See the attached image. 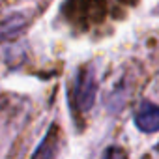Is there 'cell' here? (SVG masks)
<instances>
[{
	"label": "cell",
	"mask_w": 159,
	"mask_h": 159,
	"mask_svg": "<svg viewBox=\"0 0 159 159\" xmlns=\"http://www.w3.org/2000/svg\"><path fill=\"white\" fill-rule=\"evenodd\" d=\"M58 148H60V127L56 124H51V127L43 135L41 142L38 144L30 159H54L58 153Z\"/></svg>",
	"instance_id": "7a4b0ae2"
},
{
	"label": "cell",
	"mask_w": 159,
	"mask_h": 159,
	"mask_svg": "<svg viewBox=\"0 0 159 159\" xmlns=\"http://www.w3.org/2000/svg\"><path fill=\"white\" fill-rule=\"evenodd\" d=\"M96 96H98V77H96L94 66L88 64V66L79 67L73 79L71 90H69L71 109L77 114H86L94 107Z\"/></svg>",
	"instance_id": "6da1fadb"
},
{
	"label": "cell",
	"mask_w": 159,
	"mask_h": 159,
	"mask_svg": "<svg viewBox=\"0 0 159 159\" xmlns=\"http://www.w3.org/2000/svg\"><path fill=\"white\" fill-rule=\"evenodd\" d=\"M26 26V17L23 13H13L6 19H0V43L17 38Z\"/></svg>",
	"instance_id": "277c9868"
},
{
	"label": "cell",
	"mask_w": 159,
	"mask_h": 159,
	"mask_svg": "<svg viewBox=\"0 0 159 159\" xmlns=\"http://www.w3.org/2000/svg\"><path fill=\"white\" fill-rule=\"evenodd\" d=\"M101 159H125V152H124V148H120V146H109V148L103 152Z\"/></svg>",
	"instance_id": "5b68a950"
},
{
	"label": "cell",
	"mask_w": 159,
	"mask_h": 159,
	"mask_svg": "<svg viewBox=\"0 0 159 159\" xmlns=\"http://www.w3.org/2000/svg\"><path fill=\"white\" fill-rule=\"evenodd\" d=\"M135 125L142 133L159 131V107L153 103H142L135 112Z\"/></svg>",
	"instance_id": "3957f363"
}]
</instances>
